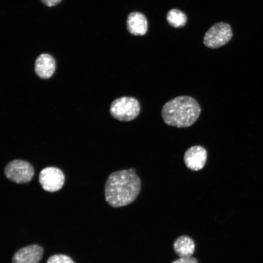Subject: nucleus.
<instances>
[{"instance_id":"423d86ee","label":"nucleus","mask_w":263,"mask_h":263,"mask_svg":"<svg viewBox=\"0 0 263 263\" xmlns=\"http://www.w3.org/2000/svg\"><path fill=\"white\" fill-rule=\"evenodd\" d=\"M38 179L42 188L47 191L52 192L58 191L62 188L65 177L59 169L49 167L40 171Z\"/></svg>"},{"instance_id":"2eb2a0df","label":"nucleus","mask_w":263,"mask_h":263,"mask_svg":"<svg viewBox=\"0 0 263 263\" xmlns=\"http://www.w3.org/2000/svg\"><path fill=\"white\" fill-rule=\"evenodd\" d=\"M41 1L45 5L52 7L58 4L61 0H41Z\"/></svg>"},{"instance_id":"f257e3e1","label":"nucleus","mask_w":263,"mask_h":263,"mask_svg":"<svg viewBox=\"0 0 263 263\" xmlns=\"http://www.w3.org/2000/svg\"><path fill=\"white\" fill-rule=\"evenodd\" d=\"M141 186V180L133 168L114 171L105 184L106 201L113 207L127 206L136 199Z\"/></svg>"},{"instance_id":"39448f33","label":"nucleus","mask_w":263,"mask_h":263,"mask_svg":"<svg viewBox=\"0 0 263 263\" xmlns=\"http://www.w3.org/2000/svg\"><path fill=\"white\" fill-rule=\"evenodd\" d=\"M4 174L8 179L15 183H25L32 180L34 175V170L28 162L16 159L6 165Z\"/></svg>"},{"instance_id":"0eeeda50","label":"nucleus","mask_w":263,"mask_h":263,"mask_svg":"<svg viewBox=\"0 0 263 263\" xmlns=\"http://www.w3.org/2000/svg\"><path fill=\"white\" fill-rule=\"evenodd\" d=\"M207 152L201 146H193L188 148L184 156V163L190 170L198 171L202 169L206 163Z\"/></svg>"},{"instance_id":"7ed1b4c3","label":"nucleus","mask_w":263,"mask_h":263,"mask_svg":"<svg viewBox=\"0 0 263 263\" xmlns=\"http://www.w3.org/2000/svg\"><path fill=\"white\" fill-rule=\"evenodd\" d=\"M140 105L134 97L122 96L114 99L111 104L110 112L112 116L121 121H130L139 114Z\"/></svg>"},{"instance_id":"20e7f679","label":"nucleus","mask_w":263,"mask_h":263,"mask_svg":"<svg viewBox=\"0 0 263 263\" xmlns=\"http://www.w3.org/2000/svg\"><path fill=\"white\" fill-rule=\"evenodd\" d=\"M230 26L225 22H218L206 32L203 40L204 45L209 48L215 49L226 44L232 37Z\"/></svg>"},{"instance_id":"ddd939ff","label":"nucleus","mask_w":263,"mask_h":263,"mask_svg":"<svg viewBox=\"0 0 263 263\" xmlns=\"http://www.w3.org/2000/svg\"><path fill=\"white\" fill-rule=\"evenodd\" d=\"M47 263H74V262L69 257L59 254L50 257Z\"/></svg>"},{"instance_id":"9d476101","label":"nucleus","mask_w":263,"mask_h":263,"mask_svg":"<svg viewBox=\"0 0 263 263\" xmlns=\"http://www.w3.org/2000/svg\"><path fill=\"white\" fill-rule=\"evenodd\" d=\"M127 27L129 32L133 35H144L148 30L147 19L140 12H132L128 16Z\"/></svg>"},{"instance_id":"f8f14e48","label":"nucleus","mask_w":263,"mask_h":263,"mask_svg":"<svg viewBox=\"0 0 263 263\" xmlns=\"http://www.w3.org/2000/svg\"><path fill=\"white\" fill-rule=\"evenodd\" d=\"M166 19L171 26L176 28L184 26L187 19L185 14L177 9L169 10L167 15Z\"/></svg>"},{"instance_id":"f03ea898","label":"nucleus","mask_w":263,"mask_h":263,"mask_svg":"<svg viewBox=\"0 0 263 263\" xmlns=\"http://www.w3.org/2000/svg\"><path fill=\"white\" fill-rule=\"evenodd\" d=\"M200 106L196 99L186 95L179 96L167 101L163 106L161 115L168 125L187 128L199 118Z\"/></svg>"},{"instance_id":"9b49d317","label":"nucleus","mask_w":263,"mask_h":263,"mask_svg":"<svg viewBox=\"0 0 263 263\" xmlns=\"http://www.w3.org/2000/svg\"><path fill=\"white\" fill-rule=\"evenodd\" d=\"M173 248L180 257H191L195 250V244L190 237L181 236L174 242Z\"/></svg>"},{"instance_id":"1a4fd4ad","label":"nucleus","mask_w":263,"mask_h":263,"mask_svg":"<svg viewBox=\"0 0 263 263\" xmlns=\"http://www.w3.org/2000/svg\"><path fill=\"white\" fill-rule=\"evenodd\" d=\"M56 62L53 57L47 54H42L36 59L35 70L36 74L42 78H48L54 74Z\"/></svg>"},{"instance_id":"4468645a","label":"nucleus","mask_w":263,"mask_h":263,"mask_svg":"<svg viewBox=\"0 0 263 263\" xmlns=\"http://www.w3.org/2000/svg\"><path fill=\"white\" fill-rule=\"evenodd\" d=\"M172 263H198L197 260L193 257H180Z\"/></svg>"},{"instance_id":"6e6552de","label":"nucleus","mask_w":263,"mask_h":263,"mask_svg":"<svg viewBox=\"0 0 263 263\" xmlns=\"http://www.w3.org/2000/svg\"><path fill=\"white\" fill-rule=\"evenodd\" d=\"M43 255V248L37 244L24 247L14 255L13 263H39Z\"/></svg>"}]
</instances>
